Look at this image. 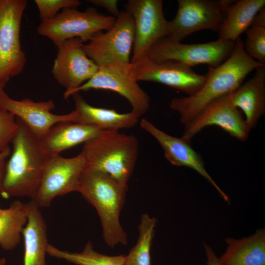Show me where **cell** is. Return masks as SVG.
Masks as SVG:
<instances>
[{
	"mask_svg": "<svg viewBox=\"0 0 265 265\" xmlns=\"http://www.w3.org/2000/svg\"><path fill=\"white\" fill-rule=\"evenodd\" d=\"M18 130L16 118L6 110L0 111V153L9 147Z\"/></svg>",
	"mask_w": 265,
	"mask_h": 265,
	"instance_id": "obj_29",
	"label": "cell"
},
{
	"mask_svg": "<svg viewBox=\"0 0 265 265\" xmlns=\"http://www.w3.org/2000/svg\"><path fill=\"white\" fill-rule=\"evenodd\" d=\"M263 65L246 54L244 43L239 37L230 55L222 63L216 67L209 66L202 87L192 95L173 98L170 107L178 113L180 121L186 126L208 104L236 90L250 72Z\"/></svg>",
	"mask_w": 265,
	"mask_h": 265,
	"instance_id": "obj_1",
	"label": "cell"
},
{
	"mask_svg": "<svg viewBox=\"0 0 265 265\" xmlns=\"http://www.w3.org/2000/svg\"><path fill=\"white\" fill-rule=\"evenodd\" d=\"M27 205V222L22 235L24 242L23 265H46L47 226L40 208L31 200Z\"/></svg>",
	"mask_w": 265,
	"mask_h": 265,
	"instance_id": "obj_20",
	"label": "cell"
},
{
	"mask_svg": "<svg viewBox=\"0 0 265 265\" xmlns=\"http://www.w3.org/2000/svg\"><path fill=\"white\" fill-rule=\"evenodd\" d=\"M11 150L9 146L5 150L0 153V160L6 159L10 154Z\"/></svg>",
	"mask_w": 265,
	"mask_h": 265,
	"instance_id": "obj_33",
	"label": "cell"
},
{
	"mask_svg": "<svg viewBox=\"0 0 265 265\" xmlns=\"http://www.w3.org/2000/svg\"><path fill=\"white\" fill-rule=\"evenodd\" d=\"M16 118L18 130L11 141L13 151L6 162L0 194L6 199L27 196L33 199L51 156L43 149L41 140L21 119Z\"/></svg>",
	"mask_w": 265,
	"mask_h": 265,
	"instance_id": "obj_2",
	"label": "cell"
},
{
	"mask_svg": "<svg viewBox=\"0 0 265 265\" xmlns=\"http://www.w3.org/2000/svg\"><path fill=\"white\" fill-rule=\"evenodd\" d=\"M140 126L153 136L163 149L166 159L173 165L190 168L205 178L217 190L221 197L229 203L228 196L221 189L206 170L201 156L191 146L190 142L183 138L170 135L143 118Z\"/></svg>",
	"mask_w": 265,
	"mask_h": 265,
	"instance_id": "obj_17",
	"label": "cell"
},
{
	"mask_svg": "<svg viewBox=\"0 0 265 265\" xmlns=\"http://www.w3.org/2000/svg\"><path fill=\"white\" fill-rule=\"evenodd\" d=\"M26 0H0V87L22 73L26 61L20 40Z\"/></svg>",
	"mask_w": 265,
	"mask_h": 265,
	"instance_id": "obj_5",
	"label": "cell"
},
{
	"mask_svg": "<svg viewBox=\"0 0 265 265\" xmlns=\"http://www.w3.org/2000/svg\"><path fill=\"white\" fill-rule=\"evenodd\" d=\"M264 7L265 0H234L225 11L218 39L235 42Z\"/></svg>",
	"mask_w": 265,
	"mask_h": 265,
	"instance_id": "obj_23",
	"label": "cell"
},
{
	"mask_svg": "<svg viewBox=\"0 0 265 265\" xmlns=\"http://www.w3.org/2000/svg\"><path fill=\"white\" fill-rule=\"evenodd\" d=\"M115 20L116 17L105 15L94 8L82 12L77 8H67L53 18L42 21L37 31L56 46L76 38L84 43L88 42L97 33L109 29Z\"/></svg>",
	"mask_w": 265,
	"mask_h": 265,
	"instance_id": "obj_6",
	"label": "cell"
},
{
	"mask_svg": "<svg viewBox=\"0 0 265 265\" xmlns=\"http://www.w3.org/2000/svg\"><path fill=\"white\" fill-rule=\"evenodd\" d=\"M245 32L244 47L246 54L265 65V7L257 14Z\"/></svg>",
	"mask_w": 265,
	"mask_h": 265,
	"instance_id": "obj_27",
	"label": "cell"
},
{
	"mask_svg": "<svg viewBox=\"0 0 265 265\" xmlns=\"http://www.w3.org/2000/svg\"><path fill=\"white\" fill-rule=\"evenodd\" d=\"M42 21L54 17L58 12L67 8H77L81 3L78 0H35Z\"/></svg>",
	"mask_w": 265,
	"mask_h": 265,
	"instance_id": "obj_28",
	"label": "cell"
},
{
	"mask_svg": "<svg viewBox=\"0 0 265 265\" xmlns=\"http://www.w3.org/2000/svg\"><path fill=\"white\" fill-rule=\"evenodd\" d=\"M0 107L21 119L31 132L42 139L55 125L61 122H75L74 110L63 115L52 113L55 105L53 100L35 102L26 98L16 100L9 97L4 90L0 95Z\"/></svg>",
	"mask_w": 265,
	"mask_h": 265,
	"instance_id": "obj_16",
	"label": "cell"
},
{
	"mask_svg": "<svg viewBox=\"0 0 265 265\" xmlns=\"http://www.w3.org/2000/svg\"><path fill=\"white\" fill-rule=\"evenodd\" d=\"M103 131L95 127L74 122H61L53 126L41 140L43 149L51 156L95 137Z\"/></svg>",
	"mask_w": 265,
	"mask_h": 265,
	"instance_id": "obj_22",
	"label": "cell"
},
{
	"mask_svg": "<svg viewBox=\"0 0 265 265\" xmlns=\"http://www.w3.org/2000/svg\"><path fill=\"white\" fill-rule=\"evenodd\" d=\"M212 125L218 126L240 141L245 140L251 131L241 112L233 104L231 92L215 99L205 106L189 123L185 126L182 137L190 142L203 129Z\"/></svg>",
	"mask_w": 265,
	"mask_h": 265,
	"instance_id": "obj_14",
	"label": "cell"
},
{
	"mask_svg": "<svg viewBox=\"0 0 265 265\" xmlns=\"http://www.w3.org/2000/svg\"><path fill=\"white\" fill-rule=\"evenodd\" d=\"M84 43L78 38L65 41L56 46L57 53L52 69L54 78L66 90L64 99L91 78L99 67L85 53Z\"/></svg>",
	"mask_w": 265,
	"mask_h": 265,
	"instance_id": "obj_15",
	"label": "cell"
},
{
	"mask_svg": "<svg viewBox=\"0 0 265 265\" xmlns=\"http://www.w3.org/2000/svg\"><path fill=\"white\" fill-rule=\"evenodd\" d=\"M131 64L132 74L139 81L161 83L186 93L197 92L205 82L207 75H200L191 67L171 60L156 61L146 55L137 62Z\"/></svg>",
	"mask_w": 265,
	"mask_h": 265,
	"instance_id": "obj_12",
	"label": "cell"
},
{
	"mask_svg": "<svg viewBox=\"0 0 265 265\" xmlns=\"http://www.w3.org/2000/svg\"><path fill=\"white\" fill-rule=\"evenodd\" d=\"M235 43L218 39L206 43L186 44L165 37L156 42L145 55L154 61H174L191 68L200 64L216 67L229 57Z\"/></svg>",
	"mask_w": 265,
	"mask_h": 265,
	"instance_id": "obj_8",
	"label": "cell"
},
{
	"mask_svg": "<svg viewBox=\"0 0 265 265\" xmlns=\"http://www.w3.org/2000/svg\"><path fill=\"white\" fill-rule=\"evenodd\" d=\"M47 254L77 265H124L125 255L109 256L96 251L92 242L88 241L80 252L60 250L49 244Z\"/></svg>",
	"mask_w": 265,
	"mask_h": 265,
	"instance_id": "obj_25",
	"label": "cell"
},
{
	"mask_svg": "<svg viewBox=\"0 0 265 265\" xmlns=\"http://www.w3.org/2000/svg\"><path fill=\"white\" fill-rule=\"evenodd\" d=\"M27 214V203L17 200L7 208H0V246L2 249L13 250L20 243Z\"/></svg>",
	"mask_w": 265,
	"mask_h": 265,
	"instance_id": "obj_24",
	"label": "cell"
},
{
	"mask_svg": "<svg viewBox=\"0 0 265 265\" xmlns=\"http://www.w3.org/2000/svg\"><path fill=\"white\" fill-rule=\"evenodd\" d=\"M90 89L110 90L119 94L129 102L132 111L140 117L150 107L149 96L132 77L131 63L116 62L99 67L94 75L71 92L68 98Z\"/></svg>",
	"mask_w": 265,
	"mask_h": 265,
	"instance_id": "obj_10",
	"label": "cell"
},
{
	"mask_svg": "<svg viewBox=\"0 0 265 265\" xmlns=\"http://www.w3.org/2000/svg\"><path fill=\"white\" fill-rule=\"evenodd\" d=\"M162 0H129L126 10L132 15L134 38L130 63L137 62L158 40L166 37L168 21Z\"/></svg>",
	"mask_w": 265,
	"mask_h": 265,
	"instance_id": "obj_13",
	"label": "cell"
},
{
	"mask_svg": "<svg viewBox=\"0 0 265 265\" xmlns=\"http://www.w3.org/2000/svg\"><path fill=\"white\" fill-rule=\"evenodd\" d=\"M85 167L81 153L70 158L59 155L51 156L44 169L37 192L31 200L39 208H46L56 197L77 191Z\"/></svg>",
	"mask_w": 265,
	"mask_h": 265,
	"instance_id": "obj_11",
	"label": "cell"
},
{
	"mask_svg": "<svg viewBox=\"0 0 265 265\" xmlns=\"http://www.w3.org/2000/svg\"><path fill=\"white\" fill-rule=\"evenodd\" d=\"M226 248L219 259L222 265H265V230L241 238L225 239Z\"/></svg>",
	"mask_w": 265,
	"mask_h": 265,
	"instance_id": "obj_21",
	"label": "cell"
},
{
	"mask_svg": "<svg viewBox=\"0 0 265 265\" xmlns=\"http://www.w3.org/2000/svg\"><path fill=\"white\" fill-rule=\"evenodd\" d=\"M75 102L74 123L95 127L102 131L120 130L134 127L140 117L132 111L121 113L113 109L92 106L79 93L72 95Z\"/></svg>",
	"mask_w": 265,
	"mask_h": 265,
	"instance_id": "obj_18",
	"label": "cell"
},
{
	"mask_svg": "<svg viewBox=\"0 0 265 265\" xmlns=\"http://www.w3.org/2000/svg\"><path fill=\"white\" fill-rule=\"evenodd\" d=\"M204 247L206 257V265H222L212 248L208 244L204 242Z\"/></svg>",
	"mask_w": 265,
	"mask_h": 265,
	"instance_id": "obj_31",
	"label": "cell"
},
{
	"mask_svg": "<svg viewBox=\"0 0 265 265\" xmlns=\"http://www.w3.org/2000/svg\"><path fill=\"white\" fill-rule=\"evenodd\" d=\"M157 220L147 213L141 215L135 245L126 255L124 265H151V248Z\"/></svg>",
	"mask_w": 265,
	"mask_h": 265,
	"instance_id": "obj_26",
	"label": "cell"
},
{
	"mask_svg": "<svg viewBox=\"0 0 265 265\" xmlns=\"http://www.w3.org/2000/svg\"><path fill=\"white\" fill-rule=\"evenodd\" d=\"M255 70L251 78L231 92L233 104L243 113L250 130L265 112V65Z\"/></svg>",
	"mask_w": 265,
	"mask_h": 265,
	"instance_id": "obj_19",
	"label": "cell"
},
{
	"mask_svg": "<svg viewBox=\"0 0 265 265\" xmlns=\"http://www.w3.org/2000/svg\"><path fill=\"white\" fill-rule=\"evenodd\" d=\"M6 159H2L0 160V189L1 186L2 181L5 172V168L6 165Z\"/></svg>",
	"mask_w": 265,
	"mask_h": 265,
	"instance_id": "obj_32",
	"label": "cell"
},
{
	"mask_svg": "<svg viewBox=\"0 0 265 265\" xmlns=\"http://www.w3.org/2000/svg\"><path fill=\"white\" fill-rule=\"evenodd\" d=\"M84 144L80 153L85 170L102 172L128 186L138 154V141L134 135L119 130L103 131Z\"/></svg>",
	"mask_w": 265,
	"mask_h": 265,
	"instance_id": "obj_4",
	"label": "cell"
},
{
	"mask_svg": "<svg viewBox=\"0 0 265 265\" xmlns=\"http://www.w3.org/2000/svg\"><path fill=\"white\" fill-rule=\"evenodd\" d=\"M233 0H178L175 17L168 21L166 38L180 41L203 29L218 31L224 12Z\"/></svg>",
	"mask_w": 265,
	"mask_h": 265,
	"instance_id": "obj_9",
	"label": "cell"
},
{
	"mask_svg": "<svg viewBox=\"0 0 265 265\" xmlns=\"http://www.w3.org/2000/svg\"><path fill=\"white\" fill-rule=\"evenodd\" d=\"M3 91V89L0 87V95L1 94V92ZM2 110V109L0 107V111Z\"/></svg>",
	"mask_w": 265,
	"mask_h": 265,
	"instance_id": "obj_35",
	"label": "cell"
},
{
	"mask_svg": "<svg viewBox=\"0 0 265 265\" xmlns=\"http://www.w3.org/2000/svg\"><path fill=\"white\" fill-rule=\"evenodd\" d=\"M88 1L94 5L106 9L116 18L120 12L118 9V1L117 0H88Z\"/></svg>",
	"mask_w": 265,
	"mask_h": 265,
	"instance_id": "obj_30",
	"label": "cell"
},
{
	"mask_svg": "<svg viewBox=\"0 0 265 265\" xmlns=\"http://www.w3.org/2000/svg\"><path fill=\"white\" fill-rule=\"evenodd\" d=\"M6 260L4 258L0 259V265H5Z\"/></svg>",
	"mask_w": 265,
	"mask_h": 265,
	"instance_id": "obj_34",
	"label": "cell"
},
{
	"mask_svg": "<svg viewBox=\"0 0 265 265\" xmlns=\"http://www.w3.org/2000/svg\"><path fill=\"white\" fill-rule=\"evenodd\" d=\"M134 38L133 17L127 10L120 11L113 25L100 31L83 45L87 56L98 67L116 62L130 63Z\"/></svg>",
	"mask_w": 265,
	"mask_h": 265,
	"instance_id": "obj_7",
	"label": "cell"
},
{
	"mask_svg": "<svg viewBox=\"0 0 265 265\" xmlns=\"http://www.w3.org/2000/svg\"><path fill=\"white\" fill-rule=\"evenodd\" d=\"M127 189L128 186L100 172L84 169L80 178L77 191L96 210L103 238L111 248L128 242L119 218Z\"/></svg>",
	"mask_w": 265,
	"mask_h": 265,
	"instance_id": "obj_3",
	"label": "cell"
}]
</instances>
